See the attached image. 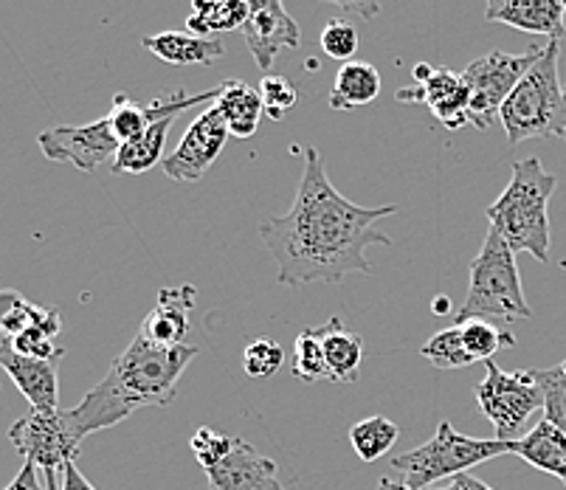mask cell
Here are the masks:
<instances>
[{
    "label": "cell",
    "mask_w": 566,
    "mask_h": 490,
    "mask_svg": "<svg viewBox=\"0 0 566 490\" xmlns=\"http://www.w3.org/2000/svg\"><path fill=\"white\" fill-rule=\"evenodd\" d=\"M485 20L549 40H560L566 32L564 0H488Z\"/></svg>",
    "instance_id": "cell-15"
},
{
    "label": "cell",
    "mask_w": 566,
    "mask_h": 490,
    "mask_svg": "<svg viewBox=\"0 0 566 490\" xmlns=\"http://www.w3.org/2000/svg\"><path fill=\"white\" fill-rule=\"evenodd\" d=\"M198 291L192 285H178V288H164L158 293V302L142 324V333L147 342L156 347H181L187 344L189 333V313L195 307Z\"/></svg>",
    "instance_id": "cell-17"
},
{
    "label": "cell",
    "mask_w": 566,
    "mask_h": 490,
    "mask_svg": "<svg viewBox=\"0 0 566 490\" xmlns=\"http://www.w3.org/2000/svg\"><path fill=\"white\" fill-rule=\"evenodd\" d=\"M300 189L291 211L260 223V237L276 262V282L285 288L327 282L336 285L347 273H369V246H392L375 223L398 211V206L367 209L344 198L324 173L316 147L302 149Z\"/></svg>",
    "instance_id": "cell-1"
},
{
    "label": "cell",
    "mask_w": 566,
    "mask_h": 490,
    "mask_svg": "<svg viewBox=\"0 0 566 490\" xmlns=\"http://www.w3.org/2000/svg\"><path fill=\"white\" fill-rule=\"evenodd\" d=\"M245 20H249L245 0H192L187 32L198 38H218L226 32H243Z\"/></svg>",
    "instance_id": "cell-24"
},
{
    "label": "cell",
    "mask_w": 566,
    "mask_h": 490,
    "mask_svg": "<svg viewBox=\"0 0 566 490\" xmlns=\"http://www.w3.org/2000/svg\"><path fill=\"white\" fill-rule=\"evenodd\" d=\"M560 40H549L544 54L533 69L522 76L513 94L499 111L507 144L530 142V138H560L566 127V94L560 85Z\"/></svg>",
    "instance_id": "cell-4"
},
{
    "label": "cell",
    "mask_w": 566,
    "mask_h": 490,
    "mask_svg": "<svg viewBox=\"0 0 566 490\" xmlns=\"http://www.w3.org/2000/svg\"><path fill=\"white\" fill-rule=\"evenodd\" d=\"M564 9H566V0H564Z\"/></svg>",
    "instance_id": "cell-45"
},
{
    "label": "cell",
    "mask_w": 566,
    "mask_h": 490,
    "mask_svg": "<svg viewBox=\"0 0 566 490\" xmlns=\"http://www.w3.org/2000/svg\"><path fill=\"white\" fill-rule=\"evenodd\" d=\"M564 94H566V87H564ZM560 138H564V142H566V127H564V136H560Z\"/></svg>",
    "instance_id": "cell-44"
},
{
    "label": "cell",
    "mask_w": 566,
    "mask_h": 490,
    "mask_svg": "<svg viewBox=\"0 0 566 490\" xmlns=\"http://www.w3.org/2000/svg\"><path fill=\"white\" fill-rule=\"evenodd\" d=\"M513 453V442L480 440V437L460 435L449 420H440L434 437L415 451L398 453L392 459L395 471L403 473V484L409 490H429L440 479H451L457 473H468L482 462Z\"/></svg>",
    "instance_id": "cell-6"
},
{
    "label": "cell",
    "mask_w": 566,
    "mask_h": 490,
    "mask_svg": "<svg viewBox=\"0 0 566 490\" xmlns=\"http://www.w3.org/2000/svg\"><path fill=\"white\" fill-rule=\"evenodd\" d=\"M285 364V350L274 338H254L245 344L243 369L249 378H274Z\"/></svg>",
    "instance_id": "cell-30"
},
{
    "label": "cell",
    "mask_w": 566,
    "mask_h": 490,
    "mask_svg": "<svg viewBox=\"0 0 566 490\" xmlns=\"http://www.w3.org/2000/svg\"><path fill=\"white\" fill-rule=\"evenodd\" d=\"M451 311H454V304H451V299L446 296V293H440V296L434 299V313H437V316H449Z\"/></svg>",
    "instance_id": "cell-41"
},
{
    "label": "cell",
    "mask_w": 566,
    "mask_h": 490,
    "mask_svg": "<svg viewBox=\"0 0 566 490\" xmlns=\"http://www.w3.org/2000/svg\"><path fill=\"white\" fill-rule=\"evenodd\" d=\"M175 116L156 118L136 142L122 144L118 156L113 158V175H142L150 173L153 167H161L164 156V144H167L169 127H172Z\"/></svg>",
    "instance_id": "cell-22"
},
{
    "label": "cell",
    "mask_w": 566,
    "mask_h": 490,
    "mask_svg": "<svg viewBox=\"0 0 566 490\" xmlns=\"http://www.w3.org/2000/svg\"><path fill=\"white\" fill-rule=\"evenodd\" d=\"M336 9H342L344 14L355 20H373L378 18L380 7H384V0H327Z\"/></svg>",
    "instance_id": "cell-36"
},
{
    "label": "cell",
    "mask_w": 566,
    "mask_h": 490,
    "mask_svg": "<svg viewBox=\"0 0 566 490\" xmlns=\"http://www.w3.org/2000/svg\"><path fill=\"white\" fill-rule=\"evenodd\" d=\"M380 96V74L369 63H344L338 69L336 82L331 91L333 111H355V107L373 105Z\"/></svg>",
    "instance_id": "cell-23"
},
{
    "label": "cell",
    "mask_w": 566,
    "mask_h": 490,
    "mask_svg": "<svg viewBox=\"0 0 566 490\" xmlns=\"http://www.w3.org/2000/svg\"><path fill=\"white\" fill-rule=\"evenodd\" d=\"M560 373H564V380H566V361H564V364H560Z\"/></svg>",
    "instance_id": "cell-43"
},
{
    "label": "cell",
    "mask_w": 566,
    "mask_h": 490,
    "mask_svg": "<svg viewBox=\"0 0 566 490\" xmlns=\"http://www.w3.org/2000/svg\"><path fill=\"white\" fill-rule=\"evenodd\" d=\"M9 442L40 471H63L80 457V440L60 409H29L9 428Z\"/></svg>",
    "instance_id": "cell-9"
},
{
    "label": "cell",
    "mask_w": 566,
    "mask_h": 490,
    "mask_svg": "<svg viewBox=\"0 0 566 490\" xmlns=\"http://www.w3.org/2000/svg\"><path fill=\"white\" fill-rule=\"evenodd\" d=\"M558 178L544 169L535 156L513 164L511 184L504 187L496 204L488 206L491 229L507 240L513 251H527L538 262L549 260V198H553Z\"/></svg>",
    "instance_id": "cell-3"
},
{
    "label": "cell",
    "mask_w": 566,
    "mask_h": 490,
    "mask_svg": "<svg viewBox=\"0 0 566 490\" xmlns=\"http://www.w3.org/2000/svg\"><path fill=\"white\" fill-rule=\"evenodd\" d=\"M513 453L566 484V435L549 420H538L522 440L513 442Z\"/></svg>",
    "instance_id": "cell-20"
},
{
    "label": "cell",
    "mask_w": 566,
    "mask_h": 490,
    "mask_svg": "<svg viewBox=\"0 0 566 490\" xmlns=\"http://www.w3.org/2000/svg\"><path fill=\"white\" fill-rule=\"evenodd\" d=\"M226 138H229V125H226L220 107H206L192 125H189V131L184 133L181 144L164 158L161 169L172 180L198 184L220 158V153L226 147Z\"/></svg>",
    "instance_id": "cell-11"
},
{
    "label": "cell",
    "mask_w": 566,
    "mask_h": 490,
    "mask_svg": "<svg viewBox=\"0 0 566 490\" xmlns=\"http://www.w3.org/2000/svg\"><path fill=\"white\" fill-rule=\"evenodd\" d=\"M535 375H538L544 392V420H549L566 435V380L560 366L535 369Z\"/></svg>",
    "instance_id": "cell-32"
},
{
    "label": "cell",
    "mask_w": 566,
    "mask_h": 490,
    "mask_svg": "<svg viewBox=\"0 0 566 490\" xmlns=\"http://www.w3.org/2000/svg\"><path fill=\"white\" fill-rule=\"evenodd\" d=\"M420 355H423V358L429 361L434 369H460V366L476 364V361L471 358V353L465 350V344H462L460 324H454V327H446V330H440L437 335H431L429 342L420 347Z\"/></svg>",
    "instance_id": "cell-29"
},
{
    "label": "cell",
    "mask_w": 566,
    "mask_h": 490,
    "mask_svg": "<svg viewBox=\"0 0 566 490\" xmlns=\"http://www.w3.org/2000/svg\"><path fill=\"white\" fill-rule=\"evenodd\" d=\"M40 153L54 164H71L80 173H96L102 164L113 161L118 156V138L113 136L111 122L96 118L91 125H60L49 127L38 136Z\"/></svg>",
    "instance_id": "cell-10"
},
{
    "label": "cell",
    "mask_w": 566,
    "mask_h": 490,
    "mask_svg": "<svg viewBox=\"0 0 566 490\" xmlns=\"http://www.w3.org/2000/svg\"><path fill=\"white\" fill-rule=\"evenodd\" d=\"M45 313H49V307H40V304L29 302L14 288L0 291V333L7 335V342L14 338V335L25 333L29 327H38L45 319Z\"/></svg>",
    "instance_id": "cell-27"
},
{
    "label": "cell",
    "mask_w": 566,
    "mask_h": 490,
    "mask_svg": "<svg viewBox=\"0 0 566 490\" xmlns=\"http://www.w3.org/2000/svg\"><path fill=\"white\" fill-rule=\"evenodd\" d=\"M198 353L195 344L156 347L144 335H136L125 353L113 358L105 378L82 397L80 406L65 411L76 440L82 442L87 435L118 426L138 409L172 404L178 395V380Z\"/></svg>",
    "instance_id": "cell-2"
},
{
    "label": "cell",
    "mask_w": 566,
    "mask_h": 490,
    "mask_svg": "<svg viewBox=\"0 0 566 490\" xmlns=\"http://www.w3.org/2000/svg\"><path fill=\"white\" fill-rule=\"evenodd\" d=\"M189 446H192V453H195V459L200 462V468H203V471H209V468H214L218 462H223V459L229 457V451L234 448V437L220 435V431H214V428L203 426L195 431V437Z\"/></svg>",
    "instance_id": "cell-34"
},
{
    "label": "cell",
    "mask_w": 566,
    "mask_h": 490,
    "mask_svg": "<svg viewBox=\"0 0 566 490\" xmlns=\"http://www.w3.org/2000/svg\"><path fill=\"white\" fill-rule=\"evenodd\" d=\"M260 96L265 102V113L271 118H282L291 107L300 102V87L293 85L291 80L276 74H265L260 82Z\"/></svg>",
    "instance_id": "cell-33"
},
{
    "label": "cell",
    "mask_w": 566,
    "mask_h": 490,
    "mask_svg": "<svg viewBox=\"0 0 566 490\" xmlns=\"http://www.w3.org/2000/svg\"><path fill=\"white\" fill-rule=\"evenodd\" d=\"M45 490H63V471H43Z\"/></svg>",
    "instance_id": "cell-40"
},
{
    "label": "cell",
    "mask_w": 566,
    "mask_h": 490,
    "mask_svg": "<svg viewBox=\"0 0 566 490\" xmlns=\"http://www.w3.org/2000/svg\"><path fill=\"white\" fill-rule=\"evenodd\" d=\"M318 43H322L324 54L331 56V60H338V63L344 65V63H353V56L358 54V45H361V38H358L355 25H349L347 20L333 18L324 23Z\"/></svg>",
    "instance_id": "cell-31"
},
{
    "label": "cell",
    "mask_w": 566,
    "mask_h": 490,
    "mask_svg": "<svg viewBox=\"0 0 566 490\" xmlns=\"http://www.w3.org/2000/svg\"><path fill=\"white\" fill-rule=\"evenodd\" d=\"M544 54V45H530L524 54H504V51H491V54L473 60L462 76H465L471 105H468V122L476 131H488L499 118V111L513 94V87L522 82L535 65V60Z\"/></svg>",
    "instance_id": "cell-8"
},
{
    "label": "cell",
    "mask_w": 566,
    "mask_h": 490,
    "mask_svg": "<svg viewBox=\"0 0 566 490\" xmlns=\"http://www.w3.org/2000/svg\"><path fill=\"white\" fill-rule=\"evenodd\" d=\"M63 490H96V488L87 482L85 473L76 468V462H69V466L63 468Z\"/></svg>",
    "instance_id": "cell-39"
},
{
    "label": "cell",
    "mask_w": 566,
    "mask_h": 490,
    "mask_svg": "<svg viewBox=\"0 0 566 490\" xmlns=\"http://www.w3.org/2000/svg\"><path fill=\"white\" fill-rule=\"evenodd\" d=\"M378 490H409V488H406V484L403 482H395V479H380V482H378Z\"/></svg>",
    "instance_id": "cell-42"
},
{
    "label": "cell",
    "mask_w": 566,
    "mask_h": 490,
    "mask_svg": "<svg viewBox=\"0 0 566 490\" xmlns=\"http://www.w3.org/2000/svg\"><path fill=\"white\" fill-rule=\"evenodd\" d=\"M429 490H493V488L488 482H482V479L471 477V473H457V477H451L442 488L440 484H434V488Z\"/></svg>",
    "instance_id": "cell-38"
},
{
    "label": "cell",
    "mask_w": 566,
    "mask_h": 490,
    "mask_svg": "<svg viewBox=\"0 0 566 490\" xmlns=\"http://www.w3.org/2000/svg\"><path fill=\"white\" fill-rule=\"evenodd\" d=\"M293 375L300 380H305V384L331 380L318 327H307L296 335V342H293Z\"/></svg>",
    "instance_id": "cell-28"
},
{
    "label": "cell",
    "mask_w": 566,
    "mask_h": 490,
    "mask_svg": "<svg viewBox=\"0 0 566 490\" xmlns=\"http://www.w3.org/2000/svg\"><path fill=\"white\" fill-rule=\"evenodd\" d=\"M142 45L169 65H212L226 54L223 40L189 32H158L144 38Z\"/></svg>",
    "instance_id": "cell-18"
},
{
    "label": "cell",
    "mask_w": 566,
    "mask_h": 490,
    "mask_svg": "<svg viewBox=\"0 0 566 490\" xmlns=\"http://www.w3.org/2000/svg\"><path fill=\"white\" fill-rule=\"evenodd\" d=\"M533 316L522 291L516 251L507 246L496 229H488L480 254L471 260V282L465 302L457 311V324L468 319H493V322H522Z\"/></svg>",
    "instance_id": "cell-5"
},
{
    "label": "cell",
    "mask_w": 566,
    "mask_h": 490,
    "mask_svg": "<svg viewBox=\"0 0 566 490\" xmlns=\"http://www.w3.org/2000/svg\"><path fill=\"white\" fill-rule=\"evenodd\" d=\"M322 333L324 361H327V373H331L333 384H355L364 364V338L344 327L338 316L318 327Z\"/></svg>",
    "instance_id": "cell-19"
},
{
    "label": "cell",
    "mask_w": 566,
    "mask_h": 490,
    "mask_svg": "<svg viewBox=\"0 0 566 490\" xmlns=\"http://www.w3.org/2000/svg\"><path fill=\"white\" fill-rule=\"evenodd\" d=\"M462 344L473 361H491L499 350L516 347V335L511 330H499L488 319H468L460 324Z\"/></svg>",
    "instance_id": "cell-26"
},
{
    "label": "cell",
    "mask_w": 566,
    "mask_h": 490,
    "mask_svg": "<svg viewBox=\"0 0 566 490\" xmlns=\"http://www.w3.org/2000/svg\"><path fill=\"white\" fill-rule=\"evenodd\" d=\"M7 490H45V479H40V468L34 462H23V468Z\"/></svg>",
    "instance_id": "cell-37"
},
{
    "label": "cell",
    "mask_w": 566,
    "mask_h": 490,
    "mask_svg": "<svg viewBox=\"0 0 566 490\" xmlns=\"http://www.w3.org/2000/svg\"><path fill=\"white\" fill-rule=\"evenodd\" d=\"M0 369L14 380L20 395L32 404V409H60V378L56 361H40L20 355L9 342L0 344Z\"/></svg>",
    "instance_id": "cell-16"
},
{
    "label": "cell",
    "mask_w": 566,
    "mask_h": 490,
    "mask_svg": "<svg viewBox=\"0 0 566 490\" xmlns=\"http://www.w3.org/2000/svg\"><path fill=\"white\" fill-rule=\"evenodd\" d=\"M9 344H12L20 355H29V358L40 361H60L65 355V350L56 347L54 338H51L49 333H43L40 327H29L25 333L9 338Z\"/></svg>",
    "instance_id": "cell-35"
},
{
    "label": "cell",
    "mask_w": 566,
    "mask_h": 490,
    "mask_svg": "<svg viewBox=\"0 0 566 490\" xmlns=\"http://www.w3.org/2000/svg\"><path fill=\"white\" fill-rule=\"evenodd\" d=\"M485 380L476 384L473 395L491 420L496 440H522L527 435L524 428H527L530 417L544 409V392L538 384V375H535V369L507 373L496 361H485Z\"/></svg>",
    "instance_id": "cell-7"
},
{
    "label": "cell",
    "mask_w": 566,
    "mask_h": 490,
    "mask_svg": "<svg viewBox=\"0 0 566 490\" xmlns=\"http://www.w3.org/2000/svg\"><path fill=\"white\" fill-rule=\"evenodd\" d=\"M214 105L223 113L229 136L251 138L260 131V118L265 113L260 87H251L240 80H229L220 85V96L214 100Z\"/></svg>",
    "instance_id": "cell-21"
},
{
    "label": "cell",
    "mask_w": 566,
    "mask_h": 490,
    "mask_svg": "<svg viewBox=\"0 0 566 490\" xmlns=\"http://www.w3.org/2000/svg\"><path fill=\"white\" fill-rule=\"evenodd\" d=\"M398 102H420L434 113V118L449 131H460V127L471 125L468 122V105H471V94H468L465 76L457 74L451 69H434L423 82H417L415 87H400Z\"/></svg>",
    "instance_id": "cell-13"
},
{
    "label": "cell",
    "mask_w": 566,
    "mask_h": 490,
    "mask_svg": "<svg viewBox=\"0 0 566 490\" xmlns=\"http://www.w3.org/2000/svg\"><path fill=\"white\" fill-rule=\"evenodd\" d=\"M398 437L400 428L384 415L364 417L361 423H355V426L349 428V442H353L355 453H358V459H364V462H378L380 457H386V453L395 448Z\"/></svg>",
    "instance_id": "cell-25"
},
{
    "label": "cell",
    "mask_w": 566,
    "mask_h": 490,
    "mask_svg": "<svg viewBox=\"0 0 566 490\" xmlns=\"http://www.w3.org/2000/svg\"><path fill=\"white\" fill-rule=\"evenodd\" d=\"M212 490H285L280 484V468L271 457L234 437V448L223 462L206 471Z\"/></svg>",
    "instance_id": "cell-14"
},
{
    "label": "cell",
    "mask_w": 566,
    "mask_h": 490,
    "mask_svg": "<svg viewBox=\"0 0 566 490\" xmlns=\"http://www.w3.org/2000/svg\"><path fill=\"white\" fill-rule=\"evenodd\" d=\"M245 3H249V20L243 25L245 45L262 74H268L282 49H300L302 29L287 14L282 0H245Z\"/></svg>",
    "instance_id": "cell-12"
}]
</instances>
